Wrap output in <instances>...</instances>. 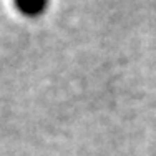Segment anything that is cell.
Instances as JSON below:
<instances>
[{"label":"cell","mask_w":156,"mask_h":156,"mask_svg":"<svg viewBox=\"0 0 156 156\" xmlns=\"http://www.w3.org/2000/svg\"><path fill=\"white\" fill-rule=\"evenodd\" d=\"M15 9L25 17H40L48 7V0H13Z\"/></svg>","instance_id":"6da1fadb"}]
</instances>
